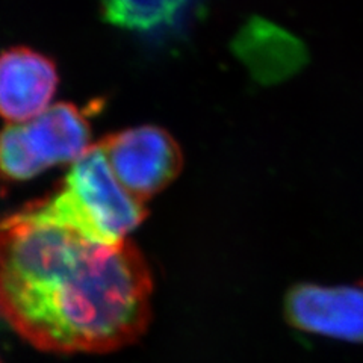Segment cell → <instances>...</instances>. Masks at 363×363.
Listing matches in <instances>:
<instances>
[{
  "label": "cell",
  "instance_id": "6da1fadb",
  "mask_svg": "<svg viewBox=\"0 0 363 363\" xmlns=\"http://www.w3.org/2000/svg\"><path fill=\"white\" fill-rule=\"evenodd\" d=\"M153 276L132 241L100 245L18 211L0 220V318L41 351L109 353L152 321Z\"/></svg>",
  "mask_w": 363,
  "mask_h": 363
},
{
  "label": "cell",
  "instance_id": "7a4b0ae2",
  "mask_svg": "<svg viewBox=\"0 0 363 363\" xmlns=\"http://www.w3.org/2000/svg\"><path fill=\"white\" fill-rule=\"evenodd\" d=\"M18 212L100 245L128 241L129 233L147 218L145 203L123 188L99 143L72 164L52 192L25 204Z\"/></svg>",
  "mask_w": 363,
  "mask_h": 363
},
{
  "label": "cell",
  "instance_id": "3957f363",
  "mask_svg": "<svg viewBox=\"0 0 363 363\" xmlns=\"http://www.w3.org/2000/svg\"><path fill=\"white\" fill-rule=\"evenodd\" d=\"M85 111L60 101L25 123L0 130V184H21L45 169L73 164L93 143Z\"/></svg>",
  "mask_w": 363,
  "mask_h": 363
},
{
  "label": "cell",
  "instance_id": "277c9868",
  "mask_svg": "<svg viewBox=\"0 0 363 363\" xmlns=\"http://www.w3.org/2000/svg\"><path fill=\"white\" fill-rule=\"evenodd\" d=\"M99 144L123 188L143 203L172 185L184 165L173 135L153 124L109 133Z\"/></svg>",
  "mask_w": 363,
  "mask_h": 363
},
{
  "label": "cell",
  "instance_id": "5b68a950",
  "mask_svg": "<svg viewBox=\"0 0 363 363\" xmlns=\"http://www.w3.org/2000/svg\"><path fill=\"white\" fill-rule=\"evenodd\" d=\"M285 315L301 332L363 342V283L353 286L300 283L286 295Z\"/></svg>",
  "mask_w": 363,
  "mask_h": 363
},
{
  "label": "cell",
  "instance_id": "8992f818",
  "mask_svg": "<svg viewBox=\"0 0 363 363\" xmlns=\"http://www.w3.org/2000/svg\"><path fill=\"white\" fill-rule=\"evenodd\" d=\"M60 86L55 61L26 45L0 53V117L25 123L48 109Z\"/></svg>",
  "mask_w": 363,
  "mask_h": 363
},
{
  "label": "cell",
  "instance_id": "52a82bcc",
  "mask_svg": "<svg viewBox=\"0 0 363 363\" xmlns=\"http://www.w3.org/2000/svg\"><path fill=\"white\" fill-rule=\"evenodd\" d=\"M0 363H2V362H0Z\"/></svg>",
  "mask_w": 363,
  "mask_h": 363
}]
</instances>
